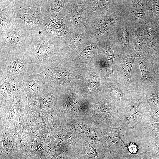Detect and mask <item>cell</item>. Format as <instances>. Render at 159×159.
<instances>
[{
	"mask_svg": "<svg viewBox=\"0 0 159 159\" xmlns=\"http://www.w3.org/2000/svg\"><path fill=\"white\" fill-rule=\"evenodd\" d=\"M126 0H114L109 7L92 13L84 34L90 45L110 40L119 21L128 15Z\"/></svg>",
	"mask_w": 159,
	"mask_h": 159,
	"instance_id": "1",
	"label": "cell"
},
{
	"mask_svg": "<svg viewBox=\"0 0 159 159\" xmlns=\"http://www.w3.org/2000/svg\"><path fill=\"white\" fill-rule=\"evenodd\" d=\"M30 31L33 44L32 59L38 74L44 69L48 58L54 55H61V40L60 37L52 34L47 29Z\"/></svg>",
	"mask_w": 159,
	"mask_h": 159,
	"instance_id": "2",
	"label": "cell"
},
{
	"mask_svg": "<svg viewBox=\"0 0 159 159\" xmlns=\"http://www.w3.org/2000/svg\"><path fill=\"white\" fill-rule=\"evenodd\" d=\"M32 49L0 52V82L10 76L21 77L38 74L32 61Z\"/></svg>",
	"mask_w": 159,
	"mask_h": 159,
	"instance_id": "3",
	"label": "cell"
},
{
	"mask_svg": "<svg viewBox=\"0 0 159 159\" xmlns=\"http://www.w3.org/2000/svg\"><path fill=\"white\" fill-rule=\"evenodd\" d=\"M33 46L29 29L21 19H14L0 33V52L32 49Z\"/></svg>",
	"mask_w": 159,
	"mask_h": 159,
	"instance_id": "4",
	"label": "cell"
},
{
	"mask_svg": "<svg viewBox=\"0 0 159 159\" xmlns=\"http://www.w3.org/2000/svg\"><path fill=\"white\" fill-rule=\"evenodd\" d=\"M45 65L44 69L39 74L47 82L64 87L73 80L79 78L74 72L82 67L57 55L48 58Z\"/></svg>",
	"mask_w": 159,
	"mask_h": 159,
	"instance_id": "5",
	"label": "cell"
},
{
	"mask_svg": "<svg viewBox=\"0 0 159 159\" xmlns=\"http://www.w3.org/2000/svg\"><path fill=\"white\" fill-rule=\"evenodd\" d=\"M91 1V0H69L57 18L66 20L70 32L84 34L90 18Z\"/></svg>",
	"mask_w": 159,
	"mask_h": 159,
	"instance_id": "6",
	"label": "cell"
},
{
	"mask_svg": "<svg viewBox=\"0 0 159 159\" xmlns=\"http://www.w3.org/2000/svg\"><path fill=\"white\" fill-rule=\"evenodd\" d=\"M14 16V19L24 21L31 30L47 29V24L41 12V0H15Z\"/></svg>",
	"mask_w": 159,
	"mask_h": 159,
	"instance_id": "7",
	"label": "cell"
},
{
	"mask_svg": "<svg viewBox=\"0 0 159 159\" xmlns=\"http://www.w3.org/2000/svg\"><path fill=\"white\" fill-rule=\"evenodd\" d=\"M133 23L127 16L120 21L110 38L114 53L130 54L134 51Z\"/></svg>",
	"mask_w": 159,
	"mask_h": 159,
	"instance_id": "8",
	"label": "cell"
},
{
	"mask_svg": "<svg viewBox=\"0 0 159 159\" xmlns=\"http://www.w3.org/2000/svg\"><path fill=\"white\" fill-rule=\"evenodd\" d=\"M120 115L113 105L103 98L91 105L87 118L96 125L119 127L121 126Z\"/></svg>",
	"mask_w": 159,
	"mask_h": 159,
	"instance_id": "9",
	"label": "cell"
},
{
	"mask_svg": "<svg viewBox=\"0 0 159 159\" xmlns=\"http://www.w3.org/2000/svg\"><path fill=\"white\" fill-rule=\"evenodd\" d=\"M60 38L62 49L60 56L68 62L74 60L87 46L90 45L84 34L69 32Z\"/></svg>",
	"mask_w": 159,
	"mask_h": 159,
	"instance_id": "10",
	"label": "cell"
},
{
	"mask_svg": "<svg viewBox=\"0 0 159 159\" xmlns=\"http://www.w3.org/2000/svg\"><path fill=\"white\" fill-rule=\"evenodd\" d=\"M21 78L28 100L32 103L38 101L49 84L38 73L26 75Z\"/></svg>",
	"mask_w": 159,
	"mask_h": 159,
	"instance_id": "11",
	"label": "cell"
},
{
	"mask_svg": "<svg viewBox=\"0 0 159 159\" xmlns=\"http://www.w3.org/2000/svg\"><path fill=\"white\" fill-rule=\"evenodd\" d=\"M101 137L104 148L116 152L119 148L124 130L121 127L96 125Z\"/></svg>",
	"mask_w": 159,
	"mask_h": 159,
	"instance_id": "12",
	"label": "cell"
},
{
	"mask_svg": "<svg viewBox=\"0 0 159 159\" xmlns=\"http://www.w3.org/2000/svg\"><path fill=\"white\" fill-rule=\"evenodd\" d=\"M93 66H91L84 80L81 81L78 88L82 95L87 98L104 97L100 87V79Z\"/></svg>",
	"mask_w": 159,
	"mask_h": 159,
	"instance_id": "13",
	"label": "cell"
},
{
	"mask_svg": "<svg viewBox=\"0 0 159 159\" xmlns=\"http://www.w3.org/2000/svg\"><path fill=\"white\" fill-rule=\"evenodd\" d=\"M145 39L151 52H156L159 36V23L155 20L151 10L148 9L141 23Z\"/></svg>",
	"mask_w": 159,
	"mask_h": 159,
	"instance_id": "14",
	"label": "cell"
},
{
	"mask_svg": "<svg viewBox=\"0 0 159 159\" xmlns=\"http://www.w3.org/2000/svg\"><path fill=\"white\" fill-rule=\"evenodd\" d=\"M69 0H41V12L44 20L47 24L57 18L59 12Z\"/></svg>",
	"mask_w": 159,
	"mask_h": 159,
	"instance_id": "15",
	"label": "cell"
},
{
	"mask_svg": "<svg viewBox=\"0 0 159 159\" xmlns=\"http://www.w3.org/2000/svg\"><path fill=\"white\" fill-rule=\"evenodd\" d=\"M128 16L134 23H141L147 13V0H126Z\"/></svg>",
	"mask_w": 159,
	"mask_h": 159,
	"instance_id": "16",
	"label": "cell"
},
{
	"mask_svg": "<svg viewBox=\"0 0 159 159\" xmlns=\"http://www.w3.org/2000/svg\"><path fill=\"white\" fill-rule=\"evenodd\" d=\"M0 84V95L5 98L15 95L24 88L19 76H9Z\"/></svg>",
	"mask_w": 159,
	"mask_h": 159,
	"instance_id": "17",
	"label": "cell"
},
{
	"mask_svg": "<svg viewBox=\"0 0 159 159\" xmlns=\"http://www.w3.org/2000/svg\"><path fill=\"white\" fill-rule=\"evenodd\" d=\"M14 3L15 0L0 1V33L9 26L14 19Z\"/></svg>",
	"mask_w": 159,
	"mask_h": 159,
	"instance_id": "18",
	"label": "cell"
},
{
	"mask_svg": "<svg viewBox=\"0 0 159 159\" xmlns=\"http://www.w3.org/2000/svg\"><path fill=\"white\" fill-rule=\"evenodd\" d=\"M134 52L139 56L151 54V51L146 42L142 25L141 23H134Z\"/></svg>",
	"mask_w": 159,
	"mask_h": 159,
	"instance_id": "19",
	"label": "cell"
},
{
	"mask_svg": "<svg viewBox=\"0 0 159 159\" xmlns=\"http://www.w3.org/2000/svg\"><path fill=\"white\" fill-rule=\"evenodd\" d=\"M98 46L93 44L87 46L71 62L81 66H90Z\"/></svg>",
	"mask_w": 159,
	"mask_h": 159,
	"instance_id": "20",
	"label": "cell"
},
{
	"mask_svg": "<svg viewBox=\"0 0 159 159\" xmlns=\"http://www.w3.org/2000/svg\"><path fill=\"white\" fill-rule=\"evenodd\" d=\"M150 140L159 143V122L138 124L135 128Z\"/></svg>",
	"mask_w": 159,
	"mask_h": 159,
	"instance_id": "21",
	"label": "cell"
},
{
	"mask_svg": "<svg viewBox=\"0 0 159 159\" xmlns=\"http://www.w3.org/2000/svg\"><path fill=\"white\" fill-rule=\"evenodd\" d=\"M70 90L67 98L63 104V110L64 112L71 115L72 117H76L77 112L79 107L81 100L77 96L76 91L74 92L71 83Z\"/></svg>",
	"mask_w": 159,
	"mask_h": 159,
	"instance_id": "22",
	"label": "cell"
},
{
	"mask_svg": "<svg viewBox=\"0 0 159 159\" xmlns=\"http://www.w3.org/2000/svg\"><path fill=\"white\" fill-rule=\"evenodd\" d=\"M47 30L54 35L61 37L69 32L66 21L61 18H56L47 24Z\"/></svg>",
	"mask_w": 159,
	"mask_h": 159,
	"instance_id": "23",
	"label": "cell"
},
{
	"mask_svg": "<svg viewBox=\"0 0 159 159\" xmlns=\"http://www.w3.org/2000/svg\"><path fill=\"white\" fill-rule=\"evenodd\" d=\"M139 57L134 52L130 54L124 56L121 59L127 78L130 81H132L131 72L133 64L135 59Z\"/></svg>",
	"mask_w": 159,
	"mask_h": 159,
	"instance_id": "24",
	"label": "cell"
},
{
	"mask_svg": "<svg viewBox=\"0 0 159 159\" xmlns=\"http://www.w3.org/2000/svg\"><path fill=\"white\" fill-rule=\"evenodd\" d=\"M139 57L140 58L138 59L137 62L139 65L142 74L141 80H143L146 78V79H149L151 80L154 81V79L149 77L150 74L148 70L149 65L152 62V61L149 64V63L152 60V59L148 62L147 59L146 60L143 58V57H142V55Z\"/></svg>",
	"mask_w": 159,
	"mask_h": 159,
	"instance_id": "25",
	"label": "cell"
},
{
	"mask_svg": "<svg viewBox=\"0 0 159 159\" xmlns=\"http://www.w3.org/2000/svg\"><path fill=\"white\" fill-rule=\"evenodd\" d=\"M120 159H154L153 154L150 151L141 153L138 154L127 155L117 153Z\"/></svg>",
	"mask_w": 159,
	"mask_h": 159,
	"instance_id": "26",
	"label": "cell"
},
{
	"mask_svg": "<svg viewBox=\"0 0 159 159\" xmlns=\"http://www.w3.org/2000/svg\"><path fill=\"white\" fill-rule=\"evenodd\" d=\"M150 7L156 21L159 23V0H148Z\"/></svg>",
	"mask_w": 159,
	"mask_h": 159,
	"instance_id": "27",
	"label": "cell"
},
{
	"mask_svg": "<svg viewBox=\"0 0 159 159\" xmlns=\"http://www.w3.org/2000/svg\"><path fill=\"white\" fill-rule=\"evenodd\" d=\"M102 159H120L118 154L104 148L98 151Z\"/></svg>",
	"mask_w": 159,
	"mask_h": 159,
	"instance_id": "28",
	"label": "cell"
},
{
	"mask_svg": "<svg viewBox=\"0 0 159 159\" xmlns=\"http://www.w3.org/2000/svg\"><path fill=\"white\" fill-rule=\"evenodd\" d=\"M150 151L152 153L155 159H159V147L153 142H151Z\"/></svg>",
	"mask_w": 159,
	"mask_h": 159,
	"instance_id": "29",
	"label": "cell"
},
{
	"mask_svg": "<svg viewBox=\"0 0 159 159\" xmlns=\"http://www.w3.org/2000/svg\"><path fill=\"white\" fill-rule=\"evenodd\" d=\"M151 56L155 69L159 73V52L153 51Z\"/></svg>",
	"mask_w": 159,
	"mask_h": 159,
	"instance_id": "30",
	"label": "cell"
},
{
	"mask_svg": "<svg viewBox=\"0 0 159 159\" xmlns=\"http://www.w3.org/2000/svg\"><path fill=\"white\" fill-rule=\"evenodd\" d=\"M111 92L117 98H122L123 94L122 91L119 89L115 87H112L110 89Z\"/></svg>",
	"mask_w": 159,
	"mask_h": 159,
	"instance_id": "31",
	"label": "cell"
},
{
	"mask_svg": "<svg viewBox=\"0 0 159 159\" xmlns=\"http://www.w3.org/2000/svg\"><path fill=\"white\" fill-rule=\"evenodd\" d=\"M156 52H159V36L158 38Z\"/></svg>",
	"mask_w": 159,
	"mask_h": 159,
	"instance_id": "32",
	"label": "cell"
},
{
	"mask_svg": "<svg viewBox=\"0 0 159 159\" xmlns=\"http://www.w3.org/2000/svg\"><path fill=\"white\" fill-rule=\"evenodd\" d=\"M73 159H78L76 157L74 156V158H73Z\"/></svg>",
	"mask_w": 159,
	"mask_h": 159,
	"instance_id": "33",
	"label": "cell"
}]
</instances>
